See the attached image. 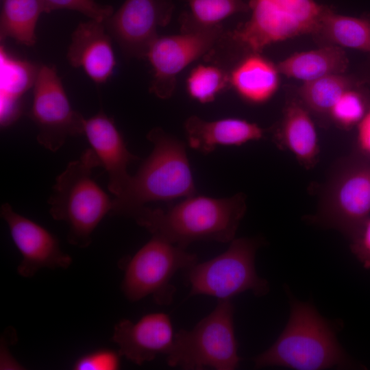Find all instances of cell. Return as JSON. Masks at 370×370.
<instances>
[{"instance_id":"obj_3","label":"cell","mask_w":370,"mask_h":370,"mask_svg":"<svg viewBox=\"0 0 370 370\" xmlns=\"http://www.w3.org/2000/svg\"><path fill=\"white\" fill-rule=\"evenodd\" d=\"M254 362L256 369L280 367L322 370L351 366L331 324L310 303L293 297L284 330L267 350L254 358Z\"/></svg>"},{"instance_id":"obj_24","label":"cell","mask_w":370,"mask_h":370,"mask_svg":"<svg viewBox=\"0 0 370 370\" xmlns=\"http://www.w3.org/2000/svg\"><path fill=\"white\" fill-rule=\"evenodd\" d=\"M1 108H18L19 97L34 86L39 66L12 58L1 47Z\"/></svg>"},{"instance_id":"obj_23","label":"cell","mask_w":370,"mask_h":370,"mask_svg":"<svg viewBox=\"0 0 370 370\" xmlns=\"http://www.w3.org/2000/svg\"><path fill=\"white\" fill-rule=\"evenodd\" d=\"M188 10L180 16L182 32L211 29L221 27L227 18L249 11L243 0H185Z\"/></svg>"},{"instance_id":"obj_26","label":"cell","mask_w":370,"mask_h":370,"mask_svg":"<svg viewBox=\"0 0 370 370\" xmlns=\"http://www.w3.org/2000/svg\"><path fill=\"white\" fill-rule=\"evenodd\" d=\"M230 84V75L219 66L200 64L194 68L186 79V90L194 100L208 103Z\"/></svg>"},{"instance_id":"obj_4","label":"cell","mask_w":370,"mask_h":370,"mask_svg":"<svg viewBox=\"0 0 370 370\" xmlns=\"http://www.w3.org/2000/svg\"><path fill=\"white\" fill-rule=\"evenodd\" d=\"M101 166L92 149H86L56 177L47 201L51 217L68 224V242L77 247L90 245L93 231L112 209L113 199L92 177Z\"/></svg>"},{"instance_id":"obj_2","label":"cell","mask_w":370,"mask_h":370,"mask_svg":"<svg viewBox=\"0 0 370 370\" xmlns=\"http://www.w3.org/2000/svg\"><path fill=\"white\" fill-rule=\"evenodd\" d=\"M147 138L153 148L118 196L112 214L131 217L151 201H171L197 194L186 145L160 127L151 129Z\"/></svg>"},{"instance_id":"obj_5","label":"cell","mask_w":370,"mask_h":370,"mask_svg":"<svg viewBox=\"0 0 370 370\" xmlns=\"http://www.w3.org/2000/svg\"><path fill=\"white\" fill-rule=\"evenodd\" d=\"M234 307L231 299H219L214 309L190 330L174 334L166 354L167 365L184 370H234L241 358L234 324Z\"/></svg>"},{"instance_id":"obj_12","label":"cell","mask_w":370,"mask_h":370,"mask_svg":"<svg viewBox=\"0 0 370 370\" xmlns=\"http://www.w3.org/2000/svg\"><path fill=\"white\" fill-rule=\"evenodd\" d=\"M173 10L172 0H125L104 24L126 56L143 58L158 37V29L171 21Z\"/></svg>"},{"instance_id":"obj_31","label":"cell","mask_w":370,"mask_h":370,"mask_svg":"<svg viewBox=\"0 0 370 370\" xmlns=\"http://www.w3.org/2000/svg\"><path fill=\"white\" fill-rule=\"evenodd\" d=\"M357 144L362 154L370 159V110L358 123Z\"/></svg>"},{"instance_id":"obj_20","label":"cell","mask_w":370,"mask_h":370,"mask_svg":"<svg viewBox=\"0 0 370 370\" xmlns=\"http://www.w3.org/2000/svg\"><path fill=\"white\" fill-rule=\"evenodd\" d=\"M349 64L341 47L329 45L318 49L295 53L276 66L280 73L304 82L334 74H344Z\"/></svg>"},{"instance_id":"obj_25","label":"cell","mask_w":370,"mask_h":370,"mask_svg":"<svg viewBox=\"0 0 370 370\" xmlns=\"http://www.w3.org/2000/svg\"><path fill=\"white\" fill-rule=\"evenodd\" d=\"M351 88V82L343 74L326 75L304 82L299 89L302 104L319 114H327L341 95Z\"/></svg>"},{"instance_id":"obj_7","label":"cell","mask_w":370,"mask_h":370,"mask_svg":"<svg viewBox=\"0 0 370 370\" xmlns=\"http://www.w3.org/2000/svg\"><path fill=\"white\" fill-rule=\"evenodd\" d=\"M260 245L261 241L256 238H234L222 254L186 270L188 296L203 295L219 300L231 299L247 291L256 296L266 295L269 283L258 275L255 267V256Z\"/></svg>"},{"instance_id":"obj_30","label":"cell","mask_w":370,"mask_h":370,"mask_svg":"<svg viewBox=\"0 0 370 370\" xmlns=\"http://www.w3.org/2000/svg\"><path fill=\"white\" fill-rule=\"evenodd\" d=\"M351 250L366 269H370V218L352 241Z\"/></svg>"},{"instance_id":"obj_29","label":"cell","mask_w":370,"mask_h":370,"mask_svg":"<svg viewBox=\"0 0 370 370\" xmlns=\"http://www.w3.org/2000/svg\"><path fill=\"white\" fill-rule=\"evenodd\" d=\"M119 352L101 349L79 357L73 364L75 370H116L120 367Z\"/></svg>"},{"instance_id":"obj_21","label":"cell","mask_w":370,"mask_h":370,"mask_svg":"<svg viewBox=\"0 0 370 370\" xmlns=\"http://www.w3.org/2000/svg\"><path fill=\"white\" fill-rule=\"evenodd\" d=\"M44 12L47 10L42 0H1V40L9 38L21 45H34L36 24Z\"/></svg>"},{"instance_id":"obj_8","label":"cell","mask_w":370,"mask_h":370,"mask_svg":"<svg viewBox=\"0 0 370 370\" xmlns=\"http://www.w3.org/2000/svg\"><path fill=\"white\" fill-rule=\"evenodd\" d=\"M251 16L232 33L254 53L268 45L306 34H314L328 6L314 0H250Z\"/></svg>"},{"instance_id":"obj_13","label":"cell","mask_w":370,"mask_h":370,"mask_svg":"<svg viewBox=\"0 0 370 370\" xmlns=\"http://www.w3.org/2000/svg\"><path fill=\"white\" fill-rule=\"evenodd\" d=\"M0 214L22 255L17 267L20 275L30 278L40 269H67L71 264V257L61 250L58 239L48 230L15 212L8 203L1 205Z\"/></svg>"},{"instance_id":"obj_17","label":"cell","mask_w":370,"mask_h":370,"mask_svg":"<svg viewBox=\"0 0 370 370\" xmlns=\"http://www.w3.org/2000/svg\"><path fill=\"white\" fill-rule=\"evenodd\" d=\"M184 130L189 147L204 154L219 146H240L264 136L258 125L236 118L209 121L193 115L186 120Z\"/></svg>"},{"instance_id":"obj_27","label":"cell","mask_w":370,"mask_h":370,"mask_svg":"<svg viewBox=\"0 0 370 370\" xmlns=\"http://www.w3.org/2000/svg\"><path fill=\"white\" fill-rule=\"evenodd\" d=\"M367 112L365 97L359 92L349 89L332 108L330 115L338 126L349 129L358 124Z\"/></svg>"},{"instance_id":"obj_18","label":"cell","mask_w":370,"mask_h":370,"mask_svg":"<svg viewBox=\"0 0 370 370\" xmlns=\"http://www.w3.org/2000/svg\"><path fill=\"white\" fill-rule=\"evenodd\" d=\"M275 140L305 169H312L318 162L320 148L314 124L301 103L292 100L287 103Z\"/></svg>"},{"instance_id":"obj_6","label":"cell","mask_w":370,"mask_h":370,"mask_svg":"<svg viewBox=\"0 0 370 370\" xmlns=\"http://www.w3.org/2000/svg\"><path fill=\"white\" fill-rule=\"evenodd\" d=\"M370 214V159L346 157L334 165L311 221L352 241Z\"/></svg>"},{"instance_id":"obj_11","label":"cell","mask_w":370,"mask_h":370,"mask_svg":"<svg viewBox=\"0 0 370 370\" xmlns=\"http://www.w3.org/2000/svg\"><path fill=\"white\" fill-rule=\"evenodd\" d=\"M221 34L222 27H219L158 36L146 56L153 72L150 92L160 99L171 97L175 89L177 75L209 52Z\"/></svg>"},{"instance_id":"obj_14","label":"cell","mask_w":370,"mask_h":370,"mask_svg":"<svg viewBox=\"0 0 370 370\" xmlns=\"http://www.w3.org/2000/svg\"><path fill=\"white\" fill-rule=\"evenodd\" d=\"M171 318L164 312L149 313L133 322L123 319L114 328L112 341L121 356L136 364L153 360L159 354H166L174 338Z\"/></svg>"},{"instance_id":"obj_10","label":"cell","mask_w":370,"mask_h":370,"mask_svg":"<svg viewBox=\"0 0 370 370\" xmlns=\"http://www.w3.org/2000/svg\"><path fill=\"white\" fill-rule=\"evenodd\" d=\"M38 129L37 140L55 152L69 137L84 134L85 119L73 109L53 66H39L28 112Z\"/></svg>"},{"instance_id":"obj_15","label":"cell","mask_w":370,"mask_h":370,"mask_svg":"<svg viewBox=\"0 0 370 370\" xmlns=\"http://www.w3.org/2000/svg\"><path fill=\"white\" fill-rule=\"evenodd\" d=\"M84 134L108 175V189L114 197L127 186L128 165L139 158L127 149L113 119L102 110L84 120Z\"/></svg>"},{"instance_id":"obj_9","label":"cell","mask_w":370,"mask_h":370,"mask_svg":"<svg viewBox=\"0 0 370 370\" xmlns=\"http://www.w3.org/2000/svg\"><path fill=\"white\" fill-rule=\"evenodd\" d=\"M197 262L195 254L152 235L126 262L121 291L130 301L151 296L156 304L169 305L176 292L172 278L179 270L186 271Z\"/></svg>"},{"instance_id":"obj_19","label":"cell","mask_w":370,"mask_h":370,"mask_svg":"<svg viewBox=\"0 0 370 370\" xmlns=\"http://www.w3.org/2000/svg\"><path fill=\"white\" fill-rule=\"evenodd\" d=\"M279 73L273 63L253 53L233 69L230 75V84L244 100L262 103L276 92Z\"/></svg>"},{"instance_id":"obj_16","label":"cell","mask_w":370,"mask_h":370,"mask_svg":"<svg viewBox=\"0 0 370 370\" xmlns=\"http://www.w3.org/2000/svg\"><path fill=\"white\" fill-rule=\"evenodd\" d=\"M111 41L104 21L80 22L71 35L67 60L72 66L82 69L95 84L106 83L116 64Z\"/></svg>"},{"instance_id":"obj_22","label":"cell","mask_w":370,"mask_h":370,"mask_svg":"<svg viewBox=\"0 0 370 370\" xmlns=\"http://www.w3.org/2000/svg\"><path fill=\"white\" fill-rule=\"evenodd\" d=\"M314 34L330 45L370 52V19L336 14L327 7Z\"/></svg>"},{"instance_id":"obj_28","label":"cell","mask_w":370,"mask_h":370,"mask_svg":"<svg viewBox=\"0 0 370 370\" xmlns=\"http://www.w3.org/2000/svg\"><path fill=\"white\" fill-rule=\"evenodd\" d=\"M47 13L56 10H71L79 12L88 17L104 21L114 13L110 5L100 4L95 0H42Z\"/></svg>"},{"instance_id":"obj_1","label":"cell","mask_w":370,"mask_h":370,"mask_svg":"<svg viewBox=\"0 0 370 370\" xmlns=\"http://www.w3.org/2000/svg\"><path fill=\"white\" fill-rule=\"evenodd\" d=\"M246 198L243 193L223 198L195 194L167 209L143 206L132 217L152 235L184 249L195 241L228 243L246 212Z\"/></svg>"}]
</instances>
